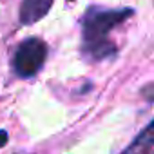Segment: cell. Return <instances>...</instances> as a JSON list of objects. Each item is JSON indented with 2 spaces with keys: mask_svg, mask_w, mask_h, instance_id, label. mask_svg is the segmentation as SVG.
I'll use <instances>...</instances> for the list:
<instances>
[{
  "mask_svg": "<svg viewBox=\"0 0 154 154\" xmlns=\"http://www.w3.org/2000/svg\"><path fill=\"white\" fill-rule=\"evenodd\" d=\"M69 2H72V0H69Z\"/></svg>",
  "mask_w": 154,
  "mask_h": 154,
  "instance_id": "6",
  "label": "cell"
},
{
  "mask_svg": "<svg viewBox=\"0 0 154 154\" xmlns=\"http://www.w3.org/2000/svg\"><path fill=\"white\" fill-rule=\"evenodd\" d=\"M54 0H22L20 4V24L24 26H31L38 20H42Z\"/></svg>",
  "mask_w": 154,
  "mask_h": 154,
  "instance_id": "3",
  "label": "cell"
},
{
  "mask_svg": "<svg viewBox=\"0 0 154 154\" xmlns=\"http://www.w3.org/2000/svg\"><path fill=\"white\" fill-rule=\"evenodd\" d=\"M45 58H47V44L38 36H31L17 47L13 56V71L20 78H33L44 67Z\"/></svg>",
  "mask_w": 154,
  "mask_h": 154,
  "instance_id": "2",
  "label": "cell"
},
{
  "mask_svg": "<svg viewBox=\"0 0 154 154\" xmlns=\"http://www.w3.org/2000/svg\"><path fill=\"white\" fill-rule=\"evenodd\" d=\"M8 138H9L8 132H6L4 129H0V147H4V145L8 143Z\"/></svg>",
  "mask_w": 154,
  "mask_h": 154,
  "instance_id": "5",
  "label": "cell"
},
{
  "mask_svg": "<svg viewBox=\"0 0 154 154\" xmlns=\"http://www.w3.org/2000/svg\"><path fill=\"white\" fill-rule=\"evenodd\" d=\"M134 15V9H102V8H89L82 18V53L93 60L100 62L116 54V45L107 38L111 29L118 24L125 22Z\"/></svg>",
  "mask_w": 154,
  "mask_h": 154,
  "instance_id": "1",
  "label": "cell"
},
{
  "mask_svg": "<svg viewBox=\"0 0 154 154\" xmlns=\"http://www.w3.org/2000/svg\"><path fill=\"white\" fill-rule=\"evenodd\" d=\"M152 122H149L143 131L129 143V147H125V150L122 154H152V147H154V134H152Z\"/></svg>",
  "mask_w": 154,
  "mask_h": 154,
  "instance_id": "4",
  "label": "cell"
}]
</instances>
